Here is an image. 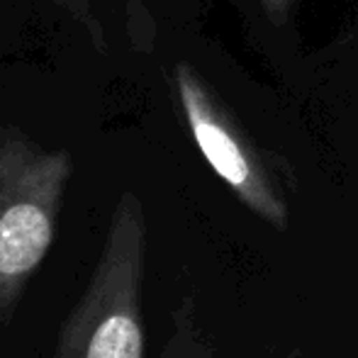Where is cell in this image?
<instances>
[{"instance_id":"7a4b0ae2","label":"cell","mask_w":358,"mask_h":358,"mask_svg":"<svg viewBox=\"0 0 358 358\" xmlns=\"http://www.w3.org/2000/svg\"><path fill=\"white\" fill-rule=\"evenodd\" d=\"M180 98L190 129L215 173L239 195V200L275 229H285L287 205L275 188L259 151L239 132L234 120L222 113L208 90L190 71H180Z\"/></svg>"},{"instance_id":"6da1fadb","label":"cell","mask_w":358,"mask_h":358,"mask_svg":"<svg viewBox=\"0 0 358 358\" xmlns=\"http://www.w3.org/2000/svg\"><path fill=\"white\" fill-rule=\"evenodd\" d=\"M144 231L132 217L110 229L83 295L59 331L54 358H144Z\"/></svg>"},{"instance_id":"3957f363","label":"cell","mask_w":358,"mask_h":358,"mask_svg":"<svg viewBox=\"0 0 358 358\" xmlns=\"http://www.w3.org/2000/svg\"><path fill=\"white\" fill-rule=\"evenodd\" d=\"M259 3H261V8L266 10V15H268L275 24H280L287 17L292 5H295V0H259Z\"/></svg>"}]
</instances>
